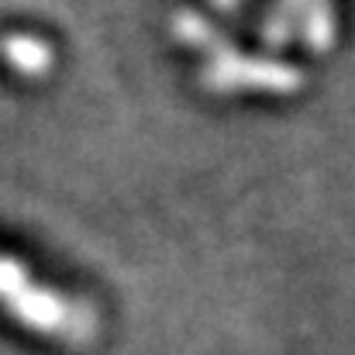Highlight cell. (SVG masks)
Returning a JSON list of instances; mask_svg holds the SVG:
<instances>
[{
    "label": "cell",
    "instance_id": "1",
    "mask_svg": "<svg viewBox=\"0 0 355 355\" xmlns=\"http://www.w3.org/2000/svg\"><path fill=\"white\" fill-rule=\"evenodd\" d=\"M221 3H228V0H221Z\"/></svg>",
    "mask_w": 355,
    "mask_h": 355
}]
</instances>
